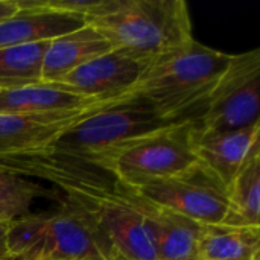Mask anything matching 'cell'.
Listing matches in <instances>:
<instances>
[{
  "mask_svg": "<svg viewBox=\"0 0 260 260\" xmlns=\"http://www.w3.org/2000/svg\"><path fill=\"white\" fill-rule=\"evenodd\" d=\"M87 212L105 260H155V250L133 190L102 177L62 187Z\"/></svg>",
  "mask_w": 260,
  "mask_h": 260,
  "instance_id": "cell-3",
  "label": "cell"
},
{
  "mask_svg": "<svg viewBox=\"0 0 260 260\" xmlns=\"http://www.w3.org/2000/svg\"><path fill=\"white\" fill-rule=\"evenodd\" d=\"M99 104L105 102H98L94 99L66 91L52 82H40L37 85L14 90H0V114L11 116L73 113L96 107Z\"/></svg>",
  "mask_w": 260,
  "mask_h": 260,
  "instance_id": "cell-14",
  "label": "cell"
},
{
  "mask_svg": "<svg viewBox=\"0 0 260 260\" xmlns=\"http://www.w3.org/2000/svg\"><path fill=\"white\" fill-rule=\"evenodd\" d=\"M50 41L0 49V90H14L41 82V66Z\"/></svg>",
  "mask_w": 260,
  "mask_h": 260,
  "instance_id": "cell-19",
  "label": "cell"
},
{
  "mask_svg": "<svg viewBox=\"0 0 260 260\" xmlns=\"http://www.w3.org/2000/svg\"><path fill=\"white\" fill-rule=\"evenodd\" d=\"M3 254H6V250H5V247H0V256H3Z\"/></svg>",
  "mask_w": 260,
  "mask_h": 260,
  "instance_id": "cell-26",
  "label": "cell"
},
{
  "mask_svg": "<svg viewBox=\"0 0 260 260\" xmlns=\"http://www.w3.org/2000/svg\"><path fill=\"white\" fill-rule=\"evenodd\" d=\"M134 195L151 233L155 260H200L198 241L201 224L168 209L154 206L142 200L136 192Z\"/></svg>",
  "mask_w": 260,
  "mask_h": 260,
  "instance_id": "cell-12",
  "label": "cell"
},
{
  "mask_svg": "<svg viewBox=\"0 0 260 260\" xmlns=\"http://www.w3.org/2000/svg\"><path fill=\"white\" fill-rule=\"evenodd\" d=\"M259 137L260 122L227 133H200L198 128L197 155L200 165L229 190L251 151L260 145Z\"/></svg>",
  "mask_w": 260,
  "mask_h": 260,
  "instance_id": "cell-11",
  "label": "cell"
},
{
  "mask_svg": "<svg viewBox=\"0 0 260 260\" xmlns=\"http://www.w3.org/2000/svg\"><path fill=\"white\" fill-rule=\"evenodd\" d=\"M260 122V49L232 59L197 116L200 133H227Z\"/></svg>",
  "mask_w": 260,
  "mask_h": 260,
  "instance_id": "cell-6",
  "label": "cell"
},
{
  "mask_svg": "<svg viewBox=\"0 0 260 260\" xmlns=\"http://www.w3.org/2000/svg\"><path fill=\"white\" fill-rule=\"evenodd\" d=\"M117 53L142 64L193 41L184 0H99L85 15Z\"/></svg>",
  "mask_w": 260,
  "mask_h": 260,
  "instance_id": "cell-1",
  "label": "cell"
},
{
  "mask_svg": "<svg viewBox=\"0 0 260 260\" xmlns=\"http://www.w3.org/2000/svg\"><path fill=\"white\" fill-rule=\"evenodd\" d=\"M110 50L113 49L105 37L88 24L58 37L46 49L41 66V82H58L75 69Z\"/></svg>",
  "mask_w": 260,
  "mask_h": 260,
  "instance_id": "cell-15",
  "label": "cell"
},
{
  "mask_svg": "<svg viewBox=\"0 0 260 260\" xmlns=\"http://www.w3.org/2000/svg\"><path fill=\"white\" fill-rule=\"evenodd\" d=\"M104 259L94 227L84 207L66 195L56 212H49L37 260Z\"/></svg>",
  "mask_w": 260,
  "mask_h": 260,
  "instance_id": "cell-8",
  "label": "cell"
},
{
  "mask_svg": "<svg viewBox=\"0 0 260 260\" xmlns=\"http://www.w3.org/2000/svg\"><path fill=\"white\" fill-rule=\"evenodd\" d=\"M18 11L15 0H0V23L12 17Z\"/></svg>",
  "mask_w": 260,
  "mask_h": 260,
  "instance_id": "cell-23",
  "label": "cell"
},
{
  "mask_svg": "<svg viewBox=\"0 0 260 260\" xmlns=\"http://www.w3.org/2000/svg\"><path fill=\"white\" fill-rule=\"evenodd\" d=\"M256 260H260V257H257V259H256Z\"/></svg>",
  "mask_w": 260,
  "mask_h": 260,
  "instance_id": "cell-28",
  "label": "cell"
},
{
  "mask_svg": "<svg viewBox=\"0 0 260 260\" xmlns=\"http://www.w3.org/2000/svg\"><path fill=\"white\" fill-rule=\"evenodd\" d=\"M38 257V251H29V253H23V254H3L0 256V260H37Z\"/></svg>",
  "mask_w": 260,
  "mask_h": 260,
  "instance_id": "cell-24",
  "label": "cell"
},
{
  "mask_svg": "<svg viewBox=\"0 0 260 260\" xmlns=\"http://www.w3.org/2000/svg\"><path fill=\"white\" fill-rule=\"evenodd\" d=\"M260 256V227L201 225L200 260H253Z\"/></svg>",
  "mask_w": 260,
  "mask_h": 260,
  "instance_id": "cell-16",
  "label": "cell"
},
{
  "mask_svg": "<svg viewBox=\"0 0 260 260\" xmlns=\"http://www.w3.org/2000/svg\"><path fill=\"white\" fill-rule=\"evenodd\" d=\"M169 123L174 122L160 119L146 104L126 96L96 108L69 126L55 142L52 157L98 169L125 143Z\"/></svg>",
  "mask_w": 260,
  "mask_h": 260,
  "instance_id": "cell-5",
  "label": "cell"
},
{
  "mask_svg": "<svg viewBox=\"0 0 260 260\" xmlns=\"http://www.w3.org/2000/svg\"><path fill=\"white\" fill-rule=\"evenodd\" d=\"M230 59V53L193 40L148 64L128 96L146 104L166 122L197 117Z\"/></svg>",
  "mask_w": 260,
  "mask_h": 260,
  "instance_id": "cell-2",
  "label": "cell"
},
{
  "mask_svg": "<svg viewBox=\"0 0 260 260\" xmlns=\"http://www.w3.org/2000/svg\"><path fill=\"white\" fill-rule=\"evenodd\" d=\"M257 257H260V256H257ZM257 257H254V259H253V260H256V259H257Z\"/></svg>",
  "mask_w": 260,
  "mask_h": 260,
  "instance_id": "cell-27",
  "label": "cell"
},
{
  "mask_svg": "<svg viewBox=\"0 0 260 260\" xmlns=\"http://www.w3.org/2000/svg\"><path fill=\"white\" fill-rule=\"evenodd\" d=\"M0 171L17 174L26 178H38L50 181L61 189L69 184L102 177L99 171L64 161L55 157H11L0 155Z\"/></svg>",
  "mask_w": 260,
  "mask_h": 260,
  "instance_id": "cell-18",
  "label": "cell"
},
{
  "mask_svg": "<svg viewBox=\"0 0 260 260\" xmlns=\"http://www.w3.org/2000/svg\"><path fill=\"white\" fill-rule=\"evenodd\" d=\"M29 6L43 8L55 12H67V14H78L87 15L99 0H24Z\"/></svg>",
  "mask_w": 260,
  "mask_h": 260,
  "instance_id": "cell-22",
  "label": "cell"
},
{
  "mask_svg": "<svg viewBox=\"0 0 260 260\" xmlns=\"http://www.w3.org/2000/svg\"><path fill=\"white\" fill-rule=\"evenodd\" d=\"M49 190L32 178L0 171V221L12 222L30 213L34 201Z\"/></svg>",
  "mask_w": 260,
  "mask_h": 260,
  "instance_id": "cell-20",
  "label": "cell"
},
{
  "mask_svg": "<svg viewBox=\"0 0 260 260\" xmlns=\"http://www.w3.org/2000/svg\"><path fill=\"white\" fill-rule=\"evenodd\" d=\"M98 260H105V259H98Z\"/></svg>",
  "mask_w": 260,
  "mask_h": 260,
  "instance_id": "cell-29",
  "label": "cell"
},
{
  "mask_svg": "<svg viewBox=\"0 0 260 260\" xmlns=\"http://www.w3.org/2000/svg\"><path fill=\"white\" fill-rule=\"evenodd\" d=\"M8 227H9V222H2L0 221V247H5V239H6Z\"/></svg>",
  "mask_w": 260,
  "mask_h": 260,
  "instance_id": "cell-25",
  "label": "cell"
},
{
  "mask_svg": "<svg viewBox=\"0 0 260 260\" xmlns=\"http://www.w3.org/2000/svg\"><path fill=\"white\" fill-rule=\"evenodd\" d=\"M227 225L260 227V145L248 155L229 186Z\"/></svg>",
  "mask_w": 260,
  "mask_h": 260,
  "instance_id": "cell-17",
  "label": "cell"
},
{
  "mask_svg": "<svg viewBox=\"0 0 260 260\" xmlns=\"http://www.w3.org/2000/svg\"><path fill=\"white\" fill-rule=\"evenodd\" d=\"M197 134V117L169 123L125 143L108 155L98 171L111 174L119 184L131 190L183 175L200 165Z\"/></svg>",
  "mask_w": 260,
  "mask_h": 260,
  "instance_id": "cell-4",
  "label": "cell"
},
{
  "mask_svg": "<svg viewBox=\"0 0 260 260\" xmlns=\"http://www.w3.org/2000/svg\"><path fill=\"white\" fill-rule=\"evenodd\" d=\"M18 11L0 23V49L52 41L85 26V17L29 6L15 0Z\"/></svg>",
  "mask_w": 260,
  "mask_h": 260,
  "instance_id": "cell-13",
  "label": "cell"
},
{
  "mask_svg": "<svg viewBox=\"0 0 260 260\" xmlns=\"http://www.w3.org/2000/svg\"><path fill=\"white\" fill-rule=\"evenodd\" d=\"M107 104L111 102L99 104L81 111L46 116L0 114V155L52 157L55 142L69 126Z\"/></svg>",
  "mask_w": 260,
  "mask_h": 260,
  "instance_id": "cell-10",
  "label": "cell"
},
{
  "mask_svg": "<svg viewBox=\"0 0 260 260\" xmlns=\"http://www.w3.org/2000/svg\"><path fill=\"white\" fill-rule=\"evenodd\" d=\"M47 213H29L9 222L5 250L8 254H23L29 251H38L47 222ZM38 259V257H37Z\"/></svg>",
  "mask_w": 260,
  "mask_h": 260,
  "instance_id": "cell-21",
  "label": "cell"
},
{
  "mask_svg": "<svg viewBox=\"0 0 260 260\" xmlns=\"http://www.w3.org/2000/svg\"><path fill=\"white\" fill-rule=\"evenodd\" d=\"M145 69L146 64L110 50L52 84L98 102H111L126 98Z\"/></svg>",
  "mask_w": 260,
  "mask_h": 260,
  "instance_id": "cell-9",
  "label": "cell"
},
{
  "mask_svg": "<svg viewBox=\"0 0 260 260\" xmlns=\"http://www.w3.org/2000/svg\"><path fill=\"white\" fill-rule=\"evenodd\" d=\"M133 192L154 206L175 212L201 225L225 224L230 213L227 187L201 165L183 175L154 181Z\"/></svg>",
  "mask_w": 260,
  "mask_h": 260,
  "instance_id": "cell-7",
  "label": "cell"
}]
</instances>
